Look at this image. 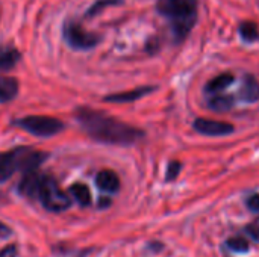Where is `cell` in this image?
Wrapping results in <instances>:
<instances>
[{
  "instance_id": "cell-1",
  "label": "cell",
  "mask_w": 259,
  "mask_h": 257,
  "mask_svg": "<svg viewBox=\"0 0 259 257\" xmlns=\"http://www.w3.org/2000/svg\"><path fill=\"white\" fill-rule=\"evenodd\" d=\"M76 120L88 136L103 144L131 145L144 136L143 130L90 108H80L76 112Z\"/></svg>"
},
{
  "instance_id": "cell-6",
  "label": "cell",
  "mask_w": 259,
  "mask_h": 257,
  "mask_svg": "<svg viewBox=\"0 0 259 257\" xmlns=\"http://www.w3.org/2000/svg\"><path fill=\"white\" fill-rule=\"evenodd\" d=\"M14 126L35 135V136H53L64 129L62 121L52 117L30 115L14 121Z\"/></svg>"
},
{
  "instance_id": "cell-13",
  "label": "cell",
  "mask_w": 259,
  "mask_h": 257,
  "mask_svg": "<svg viewBox=\"0 0 259 257\" xmlns=\"http://www.w3.org/2000/svg\"><path fill=\"white\" fill-rule=\"evenodd\" d=\"M18 92V82L15 77L0 76V103L11 101Z\"/></svg>"
},
{
  "instance_id": "cell-11",
  "label": "cell",
  "mask_w": 259,
  "mask_h": 257,
  "mask_svg": "<svg viewBox=\"0 0 259 257\" xmlns=\"http://www.w3.org/2000/svg\"><path fill=\"white\" fill-rule=\"evenodd\" d=\"M96 185L100 191L108 192V194H115L120 189V179L114 171L105 170L100 171L96 177Z\"/></svg>"
},
{
  "instance_id": "cell-5",
  "label": "cell",
  "mask_w": 259,
  "mask_h": 257,
  "mask_svg": "<svg viewBox=\"0 0 259 257\" xmlns=\"http://www.w3.org/2000/svg\"><path fill=\"white\" fill-rule=\"evenodd\" d=\"M65 42L74 50H90L100 42V36L97 33L85 30L77 21L67 20L62 27Z\"/></svg>"
},
{
  "instance_id": "cell-9",
  "label": "cell",
  "mask_w": 259,
  "mask_h": 257,
  "mask_svg": "<svg viewBox=\"0 0 259 257\" xmlns=\"http://www.w3.org/2000/svg\"><path fill=\"white\" fill-rule=\"evenodd\" d=\"M238 97L246 103H255L259 100V82L252 74H246L238 92Z\"/></svg>"
},
{
  "instance_id": "cell-12",
  "label": "cell",
  "mask_w": 259,
  "mask_h": 257,
  "mask_svg": "<svg viewBox=\"0 0 259 257\" xmlns=\"http://www.w3.org/2000/svg\"><path fill=\"white\" fill-rule=\"evenodd\" d=\"M235 82V76L232 73H222L219 76H215L214 79H211L206 86H205V91L208 94H217L220 91H225L228 86H231L232 83Z\"/></svg>"
},
{
  "instance_id": "cell-15",
  "label": "cell",
  "mask_w": 259,
  "mask_h": 257,
  "mask_svg": "<svg viewBox=\"0 0 259 257\" xmlns=\"http://www.w3.org/2000/svg\"><path fill=\"white\" fill-rule=\"evenodd\" d=\"M20 61V52L11 45H0V70H11Z\"/></svg>"
},
{
  "instance_id": "cell-7",
  "label": "cell",
  "mask_w": 259,
  "mask_h": 257,
  "mask_svg": "<svg viewBox=\"0 0 259 257\" xmlns=\"http://www.w3.org/2000/svg\"><path fill=\"white\" fill-rule=\"evenodd\" d=\"M193 127L194 130L206 136H225V135H231L235 130V127L231 123L214 121V120H206V118H197L193 123Z\"/></svg>"
},
{
  "instance_id": "cell-23",
  "label": "cell",
  "mask_w": 259,
  "mask_h": 257,
  "mask_svg": "<svg viewBox=\"0 0 259 257\" xmlns=\"http://www.w3.org/2000/svg\"><path fill=\"white\" fill-rule=\"evenodd\" d=\"M0 257H17V247L15 245H9V247L3 248L0 251Z\"/></svg>"
},
{
  "instance_id": "cell-14",
  "label": "cell",
  "mask_w": 259,
  "mask_h": 257,
  "mask_svg": "<svg viewBox=\"0 0 259 257\" xmlns=\"http://www.w3.org/2000/svg\"><path fill=\"white\" fill-rule=\"evenodd\" d=\"M235 98L231 94H215L208 100V108L214 112H228L234 108Z\"/></svg>"
},
{
  "instance_id": "cell-19",
  "label": "cell",
  "mask_w": 259,
  "mask_h": 257,
  "mask_svg": "<svg viewBox=\"0 0 259 257\" xmlns=\"http://www.w3.org/2000/svg\"><path fill=\"white\" fill-rule=\"evenodd\" d=\"M226 247L234 253H247L250 250V244L244 238H240V236L229 238L226 241Z\"/></svg>"
},
{
  "instance_id": "cell-22",
  "label": "cell",
  "mask_w": 259,
  "mask_h": 257,
  "mask_svg": "<svg viewBox=\"0 0 259 257\" xmlns=\"http://www.w3.org/2000/svg\"><path fill=\"white\" fill-rule=\"evenodd\" d=\"M246 233L253 239V241H256L259 242V226L258 224H250V226H247L246 229Z\"/></svg>"
},
{
  "instance_id": "cell-17",
  "label": "cell",
  "mask_w": 259,
  "mask_h": 257,
  "mask_svg": "<svg viewBox=\"0 0 259 257\" xmlns=\"http://www.w3.org/2000/svg\"><path fill=\"white\" fill-rule=\"evenodd\" d=\"M238 32H240V36H241L246 42H253V41H256L259 38L258 24L253 23V21H249V20L240 23Z\"/></svg>"
},
{
  "instance_id": "cell-4",
  "label": "cell",
  "mask_w": 259,
  "mask_h": 257,
  "mask_svg": "<svg viewBox=\"0 0 259 257\" xmlns=\"http://www.w3.org/2000/svg\"><path fill=\"white\" fill-rule=\"evenodd\" d=\"M38 198L49 212H62L67 211L71 204L70 197L64 191H61L58 182L52 176H46V174L39 186Z\"/></svg>"
},
{
  "instance_id": "cell-2",
  "label": "cell",
  "mask_w": 259,
  "mask_h": 257,
  "mask_svg": "<svg viewBox=\"0 0 259 257\" xmlns=\"http://www.w3.org/2000/svg\"><path fill=\"white\" fill-rule=\"evenodd\" d=\"M199 0H156L158 12L168 20L173 41L187 39L199 18Z\"/></svg>"
},
{
  "instance_id": "cell-3",
  "label": "cell",
  "mask_w": 259,
  "mask_h": 257,
  "mask_svg": "<svg viewBox=\"0 0 259 257\" xmlns=\"http://www.w3.org/2000/svg\"><path fill=\"white\" fill-rule=\"evenodd\" d=\"M47 159V153L30 147H17L11 151L0 153V182L8 180L14 173L36 171Z\"/></svg>"
},
{
  "instance_id": "cell-18",
  "label": "cell",
  "mask_w": 259,
  "mask_h": 257,
  "mask_svg": "<svg viewBox=\"0 0 259 257\" xmlns=\"http://www.w3.org/2000/svg\"><path fill=\"white\" fill-rule=\"evenodd\" d=\"M124 0H96L90 8H88V11H87V14H85V17H94V15H97V14H100L105 8H108V6H114V5H121Z\"/></svg>"
},
{
  "instance_id": "cell-25",
  "label": "cell",
  "mask_w": 259,
  "mask_h": 257,
  "mask_svg": "<svg viewBox=\"0 0 259 257\" xmlns=\"http://www.w3.org/2000/svg\"><path fill=\"white\" fill-rule=\"evenodd\" d=\"M11 233H12L11 229L0 223V238H8V236H11Z\"/></svg>"
},
{
  "instance_id": "cell-20",
  "label": "cell",
  "mask_w": 259,
  "mask_h": 257,
  "mask_svg": "<svg viewBox=\"0 0 259 257\" xmlns=\"http://www.w3.org/2000/svg\"><path fill=\"white\" fill-rule=\"evenodd\" d=\"M181 168H182V164L178 162V161H173L168 164L167 167V174H165V180L167 182H171V180H176L179 173H181Z\"/></svg>"
},
{
  "instance_id": "cell-8",
  "label": "cell",
  "mask_w": 259,
  "mask_h": 257,
  "mask_svg": "<svg viewBox=\"0 0 259 257\" xmlns=\"http://www.w3.org/2000/svg\"><path fill=\"white\" fill-rule=\"evenodd\" d=\"M42 179H44V174H41L38 170L26 173L24 177L18 183V192L23 197H36L38 198V192H39Z\"/></svg>"
},
{
  "instance_id": "cell-10",
  "label": "cell",
  "mask_w": 259,
  "mask_h": 257,
  "mask_svg": "<svg viewBox=\"0 0 259 257\" xmlns=\"http://www.w3.org/2000/svg\"><path fill=\"white\" fill-rule=\"evenodd\" d=\"M156 88L155 86H141L132 91H126V92H118V94H112L105 97V101H111V103H127V101H135L150 92H153Z\"/></svg>"
},
{
  "instance_id": "cell-21",
  "label": "cell",
  "mask_w": 259,
  "mask_h": 257,
  "mask_svg": "<svg viewBox=\"0 0 259 257\" xmlns=\"http://www.w3.org/2000/svg\"><path fill=\"white\" fill-rule=\"evenodd\" d=\"M247 208L250 212H255V214H259V194H253L247 198Z\"/></svg>"
},
{
  "instance_id": "cell-24",
  "label": "cell",
  "mask_w": 259,
  "mask_h": 257,
  "mask_svg": "<svg viewBox=\"0 0 259 257\" xmlns=\"http://www.w3.org/2000/svg\"><path fill=\"white\" fill-rule=\"evenodd\" d=\"M147 50L150 52V53H155L156 50H158V47H159V42H158V39L156 38H152V39H149V42H147Z\"/></svg>"
},
{
  "instance_id": "cell-16",
  "label": "cell",
  "mask_w": 259,
  "mask_h": 257,
  "mask_svg": "<svg viewBox=\"0 0 259 257\" xmlns=\"http://www.w3.org/2000/svg\"><path fill=\"white\" fill-rule=\"evenodd\" d=\"M70 194L73 195V198L82 206V208H87L91 204V192H90V188L83 183H74L70 186Z\"/></svg>"
}]
</instances>
